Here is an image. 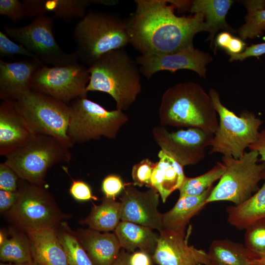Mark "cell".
<instances>
[{
  "label": "cell",
  "instance_id": "obj_1",
  "mask_svg": "<svg viewBox=\"0 0 265 265\" xmlns=\"http://www.w3.org/2000/svg\"><path fill=\"white\" fill-rule=\"evenodd\" d=\"M126 19L130 44L141 55L173 53L193 46L198 32L209 31L201 13L177 16L166 0H136Z\"/></svg>",
  "mask_w": 265,
  "mask_h": 265
},
{
  "label": "cell",
  "instance_id": "obj_2",
  "mask_svg": "<svg viewBox=\"0 0 265 265\" xmlns=\"http://www.w3.org/2000/svg\"><path fill=\"white\" fill-rule=\"evenodd\" d=\"M160 125L197 128L214 134L218 127L212 100L194 82L175 84L162 95L159 110Z\"/></svg>",
  "mask_w": 265,
  "mask_h": 265
},
{
  "label": "cell",
  "instance_id": "obj_3",
  "mask_svg": "<svg viewBox=\"0 0 265 265\" xmlns=\"http://www.w3.org/2000/svg\"><path fill=\"white\" fill-rule=\"evenodd\" d=\"M88 70L90 77L87 91L109 94L117 109H128L141 91L138 64L124 49L106 53Z\"/></svg>",
  "mask_w": 265,
  "mask_h": 265
},
{
  "label": "cell",
  "instance_id": "obj_4",
  "mask_svg": "<svg viewBox=\"0 0 265 265\" xmlns=\"http://www.w3.org/2000/svg\"><path fill=\"white\" fill-rule=\"evenodd\" d=\"M73 36L79 60L88 67L106 53L130 44L126 19L108 12H87L76 24Z\"/></svg>",
  "mask_w": 265,
  "mask_h": 265
},
{
  "label": "cell",
  "instance_id": "obj_5",
  "mask_svg": "<svg viewBox=\"0 0 265 265\" xmlns=\"http://www.w3.org/2000/svg\"><path fill=\"white\" fill-rule=\"evenodd\" d=\"M18 198L5 214L13 227L26 233L42 229H56L69 217L58 207L52 194L43 186L19 179Z\"/></svg>",
  "mask_w": 265,
  "mask_h": 265
},
{
  "label": "cell",
  "instance_id": "obj_6",
  "mask_svg": "<svg viewBox=\"0 0 265 265\" xmlns=\"http://www.w3.org/2000/svg\"><path fill=\"white\" fill-rule=\"evenodd\" d=\"M71 159L69 148L48 135L34 134L24 145L5 156L4 162L19 178L44 186L49 168Z\"/></svg>",
  "mask_w": 265,
  "mask_h": 265
},
{
  "label": "cell",
  "instance_id": "obj_7",
  "mask_svg": "<svg viewBox=\"0 0 265 265\" xmlns=\"http://www.w3.org/2000/svg\"><path fill=\"white\" fill-rule=\"evenodd\" d=\"M209 94L219 119L217 130L211 141L209 153H218L238 159L257 140L263 121L248 111H244L239 116H237L222 104L218 92L214 89H210Z\"/></svg>",
  "mask_w": 265,
  "mask_h": 265
},
{
  "label": "cell",
  "instance_id": "obj_8",
  "mask_svg": "<svg viewBox=\"0 0 265 265\" xmlns=\"http://www.w3.org/2000/svg\"><path fill=\"white\" fill-rule=\"evenodd\" d=\"M259 156L254 150L245 152L238 159L223 156L225 170L218 184L213 187L206 204L229 201L238 205L251 197L259 189L265 163H259Z\"/></svg>",
  "mask_w": 265,
  "mask_h": 265
},
{
  "label": "cell",
  "instance_id": "obj_9",
  "mask_svg": "<svg viewBox=\"0 0 265 265\" xmlns=\"http://www.w3.org/2000/svg\"><path fill=\"white\" fill-rule=\"evenodd\" d=\"M68 134L73 142L82 143L102 137L115 139L128 121L123 111L107 110L87 98L73 101L69 105Z\"/></svg>",
  "mask_w": 265,
  "mask_h": 265
},
{
  "label": "cell",
  "instance_id": "obj_10",
  "mask_svg": "<svg viewBox=\"0 0 265 265\" xmlns=\"http://www.w3.org/2000/svg\"><path fill=\"white\" fill-rule=\"evenodd\" d=\"M15 101L34 133L51 136L69 148L74 145L68 134L69 105L32 90Z\"/></svg>",
  "mask_w": 265,
  "mask_h": 265
},
{
  "label": "cell",
  "instance_id": "obj_11",
  "mask_svg": "<svg viewBox=\"0 0 265 265\" xmlns=\"http://www.w3.org/2000/svg\"><path fill=\"white\" fill-rule=\"evenodd\" d=\"M53 21L46 15L38 16L21 27L4 26L5 33L35 55L44 65L64 66L78 63L75 52L66 53L53 36Z\"/></svg>",
  "mask_w": 265,
  "mask_h": 265
},
{
  "label": "cell",
  "instance_id": "obj_12",
  "mask_svg": "<svg viewBox=\"0 0 265 265\" xmlns=\"http://www.w3.org/2000/svg\"><path fill=\"white\" fill-rule=\"evenodd\" d=\"M90 77L88 67L82 64L59 67L44 65L33 75L31 89L67 104L86 98Z\"/></svg>",
  "mask_w": 265,
  "mask_h": 265
},
{
  "label": "cell",
  "instance_id": "obj_13",
  "mask_svg": "<svg viewBox=\"0 0 265 265\" xmlns=\"http://www.w3.org/2000/svg\"><path fill=\"white\" fill-rule=\"evenodd\" d=\"M152 133L160 150L183 167L196 164L204 159L213 136L197 128L169 132L160 125L155 127Z\"/></svg>",
  "mask_w": 265,
  "mask_h": 265
},
{
  "label": "cell",
  "instance_id": "obj_14",
  "mask_svg": "<svg viewBox=\"0 0 265 265\" xmlns=\"http://www.w3.org/2000/svg\"><path fill=\"white\" fill-rule=\"evenodd\" d=\"M212 60L208 53L196 49L194 46L170 53L140 54L135 58L136 62L140 66V74L147 79L159 71L174 72L181 69L193 71L205 78L206 66Z\"/></svg>",
  "mask_w": 265,
  "mask_h": 265
},
{
  "label": "cell",
  "instance_id": "obj_15",
  "mask_svg": "<svg viewBox=\"0 0 265 265\" xmlns=\"http://www.w3.org/2000/svg\"><path fill=\"white\" fill-rule=\"evenodd\" d=\"M191 225L185 232L162 230L152 255L158 265H211L208 252L188 244Z\"/></svg>",
  "mask_w": 265,
  "mask_h": 265
},
{
  "label": "cell",
  "instance_id": "obj_16",
  "mask_svg": "<svg viewBox=\"0 0 265 265\" xmlns=\"http://www.w3.org/2000/svg\"><path fill=\"white\" fill-rule=\"evenodd\" d=\"M159 196L154 188L142 191L127 185L120 198L121 220L161 231L162 214L158 210Z\"/></svg>",
  "mask_w": 265,
  "mask_h": 265
},
{
  "label": "cell",
  "instance_id": "obj_17",
  "mask_svg": "<svg viewBox=\"0 0 265 265\" xmlns=\"http://www.w3.org/2000/svg\"><path fill=\"white\" fill-rule=\"evenodd\" d=\"M44 65L33 59L13 62L0 60V97L16 101L32 90L35 72Z\"/></svg>",
  "mask_w": 265,
  "mask_h": 265
},
{
  "label": "cell",
  "instance_id": "obj_18",
  "mask_svg": "<svg viewBox=\"0 0 265 265\" xmlns=\"http://www.w3.org/2000/svg\"><path fill=\"white\" fill-rule=\"evenodd\" d=\"M34 134L15 101L2 100L0 106V155L6 156L26 144Z\"/></svg>",
  "mask_w": 265,
  "mask_h": 265
},
{
  "label": "cell",
  "instance_id": "obj_19",
  "mask_svg": "<svg viewBox=\"0 0 265 265\" xmlns=\"http://www.w3.org/2000/svg\"><path fill=\"white\" fill-rule=\"evenodd\" d=\"M25 16L32 18L47 13L66 22L76 18L82 19L86 14L87 7L92 4L113 5V0H23Z\"/></svg>",
  "mask_w": 265,
  "mask_h": 265
},
{
  "label": "cell",
  "instance_id": "obj_20",
  "mask_svg": "<svg viewBox=\"0 0 265 265\" xmlns=\"http://www.w3.org/2000/svg\"><path fill=\"white\" fill-rule=\"evenodd\" d=\"M74 233L94 265H112L121 248L115 233H101L90 228Z\"/></svg>",
  "mask_w": 265,
  "mask_h": 265
},
{
  "label": "cell",
  "instance_id": "obj_21",
  "mask_svg": "<svg viewBox=\"0 0 265 265\" xmlns=\"http://www.w3.org/2000/svg\"><path fill=\"white\" fill-rule=\"evenodd\" d=\"M33 260L38 265H68L56 229H47L26 233Z\"/></svg>",
  "mask_w": 265,
  "mask_h": 265
},
{
  "label": "cell",
  "instance_id": "obj_22",
  "mask_svg": "<svg viewBox=\"0 0 265 265\" xmlns=\"http://www.w3.org/2000/svg\"><path fill=\"white\" fill-rule=\"evenodd\" d=\"M213 186L199 196H185L179 198L174 207L162 214V230L185 232L190 220L207 205L206 200Z\"/></svg>",
  "mask_w": 265,
  "mask_h": 265
},
{
  "label": "cell",
  "instance_id": "obj_23",
  "mask_svg": "<svg viewBox=\"0 0 265 265\" xmlns=\"http://www.w3.org/2000/svg\"><path fill=\"white\" fill-rule=\"evenodd\" d=\"M151 179V188L158 192L164 203L168 196L181 187L186 176L183 166L161 150Z\"/></svg>",
  "mask_w": 265,
  "mask_h": 265
},
{
  "label": "cell",
  "instance_id": "obj_24",
  "mask_svg": "<svg viewBox=\"0 0 265 265\" xmlns=\"http://www.w3.org/2000/svg\"><path fill=\"white\" fill-rule=\"evenodd\" d=\"M262 186L246 201L227 207V221L238 230H245L256 222L265 219V169Z\"/></svg>",
  "mask_w": 265,
  "mask_h": 265
},
{
  "label": "cell",
  "instance_id": "obj_25",
  "mask_svg": "<svg viewBox=\"0 0 265 265\" xmlns=\"http://www.w3.org/2000/svg\"><path fill=\"white\" fill-rule=\"evenodd\" d=\"M120 246L129 252L136 249L152 255L158 244L159 235L153 229L134 223L121 221L114 230Z\"/></svg>",
  "mask_w": 265,
  "mask_h": 265
},
{
  "label": "cell",
  "instance_id": "obj_26",
  "mask_svg": "<svg viewBox=\"0 0 265 265\" xmlns=\"http://www.w3.org/2000/svg\"><path fill=\"white\" fill-rule=\"evenodd\" d=\"M231 0H195L191 1L189 11L192 13H201L208 28L209 36L207 40L212 47L215 34L220 29L232 31L227 24L226 16L233 3Z\"/></svg>",
  "mask_w": 265,
  "mask_h": 265
},
{
  "label": "cell",
  "instance_id": "obj_27",
  "mask_svg": "<svg viewBox=\"0 0 265 265\" xmlns=\"http://www.w3.org/2000/svg\"><path fill=\"white\" fill-rule=\"evenodd\" d=\"M211 265H250L254 258L244 245L229 239H215L208 252Z\"/></svg>",
  "mask_w": 265,
  "mask_h": 265
},
{
  "label": "cell",
  "instance_id": "obj_28",
  "mask_svg": "<svg viewBox=\"0 0 265 265\" xmlns=\"http://www.w3.org/2000/svg\"><path fill=\"white\" fill-rule=\"evenodd\" d=\"M121 221L120 202L104 196L102 203L94 205L89 215L80 223L97 231L108 232L114 231Z\"/></svg>",
  "mask_w": 265,
  "mask_h": 265
},
{
  "label": "cell",
  "instance_id": "obj_29",
  "mask_svg": "<svg viewBox=\"0 0 265 265\" xmlns=\"http://www.w3.org/2000/svg\"><path fill=\"white\" fill-rule=\"evenodd\" d=\"M11 237L0 245V259L3 262L20 264L32 261L30 241L26 233L13 228Z\"/></svg>",
  "mask_w": 265,
  "mask_h": 265
},
{
  "label": "cell",
  "instance_id": "obj_30",
  "mask_svg": "<svg viewBox=\"0 0 265 265\" xmlns=\"http://www.w3.org/2000/svg\"><path fill=\"white\" fill-rule=\"evenodd\" d=\"M56 234L65 251L68 265H94L67 223L64 221L59 226Z\"/></svg>",
  "mask_w": 265,
  "mask_h": 265
},
{
  "label": "cell",
  "instance_id": "obj_31",
  "mask_svg": "<svg viewBox=\"0 0 265 265\" xmlns=\"http://www.w3.org/2000/svg\"><path fill=\"white\" fill-rule=\"evenodd\" d=\"M247 9L245 23L238 29L242 40L253 39L263 35L265 31V0H245Z\"/></svg>",
  "mask_w": 265,
  "mask_h": 265
},
{
  "label": "cell",
  "instance_id": "obj_32",
  "mask_svg": "<svg viewBox=\"0 0 265 265\" xmlns=\"http://www.w3.org/2000/svg\"><path fill=\"white\" fill-rule=\"evenodd\" d=\"M225 166L217 162L212 169L204 174L194 178L186 176L179 190V197L185 196H199L213 186L223 174Z\"/></svg>",
  "mask_w": 265,
  "mask_h": 265
},
{
  "label": "cell",
  "instance_id": "obj_33",
  "mask_svg": "<svg viewBox=\"0 0 265 265\" xmlns=\"http://www.w3.org/2000/svg\"><path fill=\"white\" fill-rule=\"evenodd\" d=\"M244 245L254 258L265 255V219L260 220L245 229Z\"/></svg>",
  "mask_w": 265,
  "mask_h": 265
},
{
  "label": "cell",
  "instance_id": "obj_34",
  "mask_svg": "<svg viewBox=\"0 0 265 265\" xmlns=\"http://www.w3.org/2000/svg\"><path fill=\"white\" fill-rule=\"evenodd\" d=\"M156 164L157 162L155 163L148 158L135 164L132 170L133 185L138 186H145L151 188L152 174Z\"/></svg>",
  "mask_w": 265,
  "mask_h": 265
},
{
  "label": "cell",
  "instance_id": "obj_35",
  "mask_svg": "<svg viewBox=\"0 0 265 265\" xmlns=\"http://www.w3.org/2000/svg\"><path fill=\"white\" fill-rule=\"evenodd\" d=\"M15 55H24L31 59L41 62L35 55L26 47L11 40L5 33L0 31V57H10Z\"/></svg>",
  "mask_w": 265,
  "mask_h": 265
},
{
  "label": "cell",
  "instance_id": "obj_36",
  "mask_svg": "<svg viewBox=\"0 0 265 265\" xmlns=\"http://www.w3.org/2000/svg\"><path fill=\"white\" fill-rule=\"evenodd\" d=\"M0 14L14 23L22 20L25 16L22 1L0 0Z\"/></svg>",
  "mask_w": 265,
  "mask_h": 265
},
{
  "label": "cell",
  "instance_id": "obj_37",
  "mask_svg": "<svg viewBox=\"0 0 265 265\" xmlns=\"http://www.w3.org/2000/svg\"><path fill=\"white\" fill-rule=\"evenodd\" d=\"M19 178L15 171L4 162L0 164V189L16 191Z\"/></svg>",
  "mask_w": 265,
  "mask_h": 265
},
{
  "label": "cell",
  "instance_id": "obj_38",
  "mask_svg": "<svg viewBox=\"0 0 265 265\" xmlns=\"http://www.w3.org/2000/svg\"><path fill=\"white\" fill-rule=\"evenodd\" d=\"M125 187L120 177L114 174L106 176L102 183V191L104 196L108 198L115 199Z\"/></svg>",
  "mask_w": 265,
  "mask_h": 265
},
{
  "label": "cell",
  "instance_id": "obj_39",
  "mask_svg": "<svg viewBox=\"0 0 265 265\" xmlns=\"http://www.w3.org/2000/svg\"><path fill=\"white\" fill-rule=\"evenodd\" d=\"M71 179L72 183L69 192L75 199L80 201L98 199L97 197L92 194L91 187L88 184L81 180Z\"/></svg>",
  "mask_w": 265,
  "mask_h": 265
},
{
  "label": "cell",
  "instance_id": "obj_40",
  "mask_svg": "<svg viewBox=\"0 0 265 265\" xmlns=\"http://www.w3.org/2000/svg\"><path fill=\"white\" fill-rule=\"evenodd\" d=\"M265 54V42L253 44L245 48V50L238 54H228L230 55V61H242L249 57H258Z\"/></svg>",
  "mask_w": 265,
  "mask_h": 265
},
{
  "label": "cell",
  "instance_id": "obj_41",
  "mask_svg": "<svg viewBox=\"0 0 265 265\" xmlns=\"http://www.w3.org/2000/svg\"><path fill=\"white\" fill-rule=\"evenodd\" d=\"M18 198V192L0 190V212L5 213L15 204Z\"/></svg>",
  "mask_w": 265,
  "mask_h": 265
},
{
  "label": "cell",
  "instance_id": "obj_42",
  "mask_svg": "<svg viewBox=\"0 0 265 265\" xmlns=\"http://www.w3.org/2000/svg\"><path fill=\"white\" fill-rule=\"evenodd\" d=\"M248 149L256 151L260 157L259 161L265 163V129L259 132L257 140L249 146Z\"/></svg>",
  "mask_w": 265,
  "mask_h": 265
},
{
  "label": "cell",
  "instance_id": "obj_43",
  "mask_svg": "<svg viewBox=\"0 0 265 265\" xmlns=\"http://www.w3.org/2000/svg\"><path fill=\"white\" fill-rule=\"evenodd\" d=\"M130 265H152L150 255L140 251L135 252L130 256Z\"/></svg>",
  "mask_w": 265,
  "mask_h": 265
},
{
  "label": "cell",
  "instance_id": "obj_44",
  "mask_svg": "<svg viewBox=\"0 0 265 265\" xmlns=\"http://www.w3.org/2000/svg\"><path fill=\"white\" fill-rule=\"evenodd\" d=\"M245 46L241 39L233 36L225 50L228 54H238L241 53Z\"/></svg>",
  "mask_w": 265,
  "mask_h": 265
},
{
  "label": "cell",
  "instance_id": "obj_45",
  "mask_svg": "<svg viewBox=\"0 0 265 265\" xmlns=\"http://www.w3.org/2000/svg\"><path fill=\"white\" fill-rule=\"evenodd\" d=\"M233 36L227 31L219 33L216 38V43L220 47L226 50Z\"/></svg>",
  "mask_w": 265,
  "mask_h": 265
},
{
  "label": "cell",
  "instance_id": "obj_46",
  "mask_svg": "<svg viewBox=\"0 0 265 265\" xmlns=\"http://www.w3.org/2000/svg\"><path fill=\"white\" fill-rule=\"evenodd\" d=\"M130 256L124 250L120 251L119 254L112 265H130L129 262Z\"/></svg>",
  "mask_w": 265,
  "mask_h": 265
},
{
  "label": "cell",
  "instance_id": "obj_47",
  "mask_svg": "<svg viewBox=\"0 0 265 265\" xmlns=\"http://www.w3.org/2000/svg\"><path fill=\"white\" fill-rule=\"evenodd\" d=\"M249 264L250 265H265V255L252 259Z\"/></svg>",
  "mask_w": 265,
  "mask_h": 265
},
{
  "label": "cell",
  "instance_id": "obj_48",
  "mask_svg": "<svg viewBox=\"0 0 265 265\" xmlns=\"http://www.w3.org/2000/svg\"><path fill=\"white\" fill-rule=\"evenodd\" d=\"M0 265H38L33 260L31 262L20 263V264H6L4 263H1Z\"/></svg>",
  "mask_w": 265,
  "mask_h": 265
},
{
  "label": "cell",
  "instance_id": "obj_49",
  "mask_svg": "<svg viewBox=\"0 0 265 265\" xmlns=\"http://www.w3.org/2000/svg\"><path fill=\"white\" fill-rule=\"evenodd\" d=\"M6 238V237L5 236V234H4V232L2 230H0V245H1L3 241L5 240V239Z\"/></svg>",
  "mask_w": 265,
  "mask_h": 265
}]
</instances>
